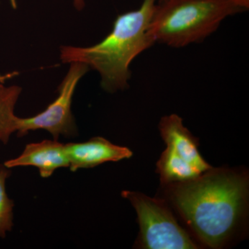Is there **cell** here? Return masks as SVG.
Masks as SVG:
<instances>
[{
	"mask_svg": "<svg viewBox=\"0 0 249 249\" xmlns=\"http://www.w3.org/2000/svg\"><path fill=\"white\" fill-rule=\"evenodd\" d=\"M157 167L160 181L165 185L185 182L194 179L203 174L168 147L160 156Z\"/></svg>",
	"mask_w": 249,
	"mask_h": 249,
	"instance_id": "cell-9",
	"label": "cell"
},
{
	"mask_svg": "<svg viewBox=\"0 0 249 249\" xmlns=\"http://www.w3.org/2000/svg\"><path fill=\"white\" fill-rule=\"evenodd\" d=\"M71 171L90 168L108 161L129 159L132 152L126 147L111 143L103 137H94L88 142L65 144Z\"/></svg>",
	"mask_w": 249,
	"mask_h": 249,
	"instance_id": "cell-6",
	"label": "cell"
},
{
	"mask_svg": "<svg viewBox=\"0 0 249 249\" xmlns=\"http://www.w3.org/2000/svg\"><path fill=\"white\" fill-rule=\"evenodd\" d=\"M157 0H142L137 10L119 15L110 34L99 43L88 47L62 46L63 63L78 62L98 72L105 91L114 93L128 88L130 65L139 54L155 44L149 27Z\"/></svg>",
	"mask_w": 249,
	"mask_h": 249,
	"instance_id": "cell-2",
	"label": "cell"
},
{
	"mask_svg": "<svg viewBox=\"0 0 249 249\" xmlns=\"http://www.w3.org/2000/svg\"><path fill=\"white\" fill-rule=\"evenodd\" d=\"M168 186L172 202L196 237L211 248L222 247L245 212L247 174L212 168L194 179Z\"/></svg>",
	"mask_w": 249,
	"mask_h": 249,
	"instance_id": "cell-1",
	"label": "cell"
},
{
	"mask_svg": "<svg viewBox=\"0 0 249 249\" xmlns=\"http://www.w3.org/2000/svg\"><path fill=\"white\" fill-rule=\"evenodd\" d=\"M6 168L19 166H35L40 176L47 178L52 176L55 170L70 166L65 151V144L57 140H45L28 144L19 157L5 161Z\"/></svg>",
	"mask_w": 249,
	"mask_h": 249,
	"instance_id": "cell-7",
	"label": "cell"
},
{
	"mask_svg": "<svg viewBox=\"0 0 249 249\" xmlns=\"http://www.w3.org/2000/svg\"><path fill=\"white\" fill-rule=\"evenodd\" d=\"M22 92L18 85H6L0 80V142H9L11 134L16 132L18 116L15 106Z\"/></svg>",
	"mask_w": 249,
	"mask_h": 249,
	"instance_id": "cell-10",
	"label": "cell"
},
{
	"mask_svg": "<svg viewBox=\"0 0 249 249\" xmlns=\"http://www.w3.org/2000/svg\"><path fill=\"white\" fill-rule=\"evenodd\" d=\"M73 4L75 7L78 10L83 9L85 7V1L84 0H73Z\"/></svg>",
	"mask_w": 249,
	"mask_h": 249,
	"instance_id": "cell-13",
	"label": "cell"
},
{
	"mask_svg": "<svg viewBox=\"0 0 249 249\" xmlns=\"http://www.w3.org/2000/svg\"><path fill=\"white\" fill-rule=\"evenodd\" d=\"M242 11L230 0H160L149 33L155 43L181 48L203 42L226 18Z\"/></svg>",
	"mask_w": 249,
	"mask_h": 249,
	"instance_id": "cell-3",
	"label": "cell"
},
{
	"mask_svg": "<svg viewBox=\"0 0 249 249\" xmlns=\"http://www.w3.org/2000/svg\"><path fill=\"white\" fill-rule=\"evenodd\" d=\"M231 2L235 4L236 6L243 9L244 11H247L249 8V0H230Z\"/></svg>",
	"mask_w": 249,
	"mask_h": 249,
	"instance_id": "cell-12",
	"label": "cell"
},
{
	"mask_svg": "<svg viewBox=\"0 0 249 249\" xmlns=\"http://www.w3.org/2000/svg\"><path fill=\"white\" fill-rule=\"evenodd\" d=\"M137 211L141 245L147 249H196L197 246L180 227L163 201L137 192L124 191Z\"/></svg>",
	"mask_w": 249,
	"mask_h": 249,
	"instance_id": "cell-4",
	"label": "cell"
},
{
	"mask_svg": "<svg viewBox=\"0 0 249 249\" xmlns=\"http://www.w3.org/2000/svg\"><path fill=\"white\" fill-rule=\"evenodd\" d=\"M159 129L167 147L173 149L183 160L201 173L212 169L198 151V139L183 125L181 117L175 114L164 116L160 119Z\"/></svg>",
	"mask_w": 249,
	"mask_h": 249,
	"instance_id": "cell-8",
	"label": "cell"
},
{
	"mask_svg": "<svg viewBox=\"0 0 249 249\" xmlns=\"http://www.w3.org/2000/svg\"><path fill=\"white\" fill-rule=\"evenodd\" d=\"M89 70V67L82 62L70 63L69 71L59 87L58 98L37 115L24 119L18 117V135L22 137L37 129L48 131L55 140L60 136L74 135L76 127L71 109L72 98L77 85Z\"/></svg>",
	"mask_w": 249,
	"mask_h": 249,
	"instance_id": "cell-5",
	"label": "cell"
},
{
	"mask_svg": "<svg viewBox=\"0 0 249 249\" xmlns=\"http://www.w3.org/2000/svg\"><path fill=\"white\" fill-rule=\"evenodd\" d=\"M11 171L4 165L0 167V237L4 238L14 226V201L8 196L6 181Z\"/></svg>",
	"mask_w": 249,
	"mask_h": 249,
	"instance_id": "cell-11",
	"label": "cell"
}]
</instances>
